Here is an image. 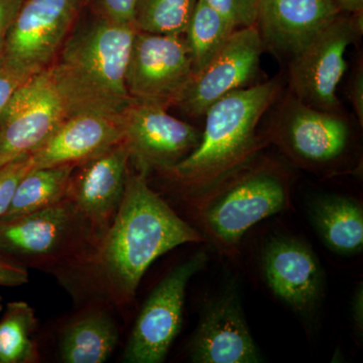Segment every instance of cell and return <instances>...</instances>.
<instances>
[{
	"label": "cell",
	"instance_id": "83f0119b",
	"mask_svg": "<svg viewBox=\"0 0 363 363\" xmlns=\"http://www.w3.org/2000/svg\"><path fill=\"white\" fill-rule=\"evenodd\" d=\"M28 78L0 59V118L11 102L14 93Z\"/></svg>",
	"mask_w": 363,
	"mask_h": 363
},
{
	"label": "cell",
	"instance_id": "9c48e42d",
	"mask_svg": "<svg viewBox=\"0 0 363 363\" xmlns=\"http://www.w3.org/2000/svg\"><path fill=\"white\" fill-rule=\"evenodd\" d=\"M207 257L196 253L160 281L136 319L123 360L130 363H160L181 330L188 283L203 269Z\"/></svg>",
	"mask_w": 363,
	"mask_h": 363
},
{
	"label": "cell",
	"instance_id": "44dd1931",
	"mask_svg": "<svg viewBox=\"0 0 363 363\" xmlns=\"http://www.w3.org/2000/svg\"><path fill=\"white\" fill-rule=\"evenodd\" d=\"M76 166L33 168L20 182L6 214L0 222L13 220L65 199Z\"/></svg>",
	"mask_w": 363,
	"mask_h": 363
},
{
	"label": "cell",
	"instance_id": "603a6c76",
	"mask_svg": "<svg viewBox=\"0 0 363 363\" xmlns=\"http://www.w3.org/2000/svg\"><path fill=\"white\" fill-rule=\"evenodd\" d=\"M37 327L35 310L16 301L6 305L0 321V363H33L39 359L33 333Z\"/></svg>",
	"mask_w": 363,
	"mask_h": 363
},
{
	"label": "cell",
	"instance_id": "5bb4252c",
	"mask_svg": "<svg viewBox=\"0 0 363 363\" xmlns=\"http://www.w3.org/2000/svg\"><path fill=\"white\" fill-rule=\"evenodd\" d=\"M188 353L191 362L196 363L262 362L235 291H228L208 306L189 344Z\"/></svg>",
	"mask_w": 363,
	"mask_h": 363
},
{
	"label": "cell",
	"instance_id": "5b68a950",
	"mask_svg": "<svg viewBox=\"0 0 363 363\" xmlns=\"http://www.w3.org/2000/svg\"><path fill=\"white\" fill-rule=\"evenodd\" d=\"M104 235L65 198L20 218L0 222V252L26 269L59 278L84 264Z\"/></svg>",
	"mask_w": 363,
	"mask_h": 363
},
{
	"label": "cell",
	"instance_id": "1f68e13d",
	"mask_svg": "<svg viewBox=\"0 0 363 363\" xmlns=\"http://www.w3.org/2000/svg\"><path fill=\"white\" fill-rule=\"evenodd\" d=\"M339 11L353 16H362L363 0H334Z\"/></svg>",
	"mask_w": 363,
	"mask_h": 363
},
{
	"label": "cell",
	"instance_id": "8992f818",
	"mask_svg": "<svg viewBox=\"0 0 363 363\" xmlns=\"http://www.w3.org/2000/svg\"><path fill=\"white\" fill-rule=\"evenodd\" d=\"M84 0H23L2 59L26 78L54 63Z\"/></svg>",
	"mask_w": 363,
	"mask_h": 363
},
{
	"label": "cell",
	"instance_id": "f1b7e54d",
	"mask_svg": "<svg viewBox=\"0 0 363 363\" xmlns=\"http://www.w3.org/2000/svg\"><path fill=\"white\" fill-rule=\"evenodd\" d=\"M28 281L26 267L0 252V286H18L28 283Z\"/></svg>",
	"mask_w": 363,
	"mask_h": 363
},
{
	"label": "cell",
	"instance_id": "4fadbf2b",
	"mask_svg": "<svg viewBox=\"0 0 363 363\" xmlns=\"http://www.w3.org/2000/svg\"><path fill=\"white\" fill-rule=\"evenodd\" d=\"M130 152L121 142L104 154L79 164L72 174L66 198L105 233L123 202Z\"/></svg>",
	"mask_w": 363,
	"mask_h": 363
},
{
	"label": "cell",
	"instance_id": "9a60e30c",
	"mask_svg": "<svg viewBox=\"0 0 363 363\" xmlns=\"http://www.w3.org/2000/svg\"><path fill=\"white\" fill-rule=\"evenodd\" d=\"M262 267L272 293L301 314L316 309L323 295V274L309 245L279 236L267 243Z\"/></svg>",
	"mask_w": 363,
	"mask_h": 363
},
{
	"label": "cell",
	"instance_id": "4dcf8cb0",
	"mask_svg": "<svg viewBox=\"0 0 363 363\" xmlns=\"http://www.w3.org/2000/svg\"><path fill=\"white\" fill-rule=\"evenodd\" d=\"M350 99L354 106L360 124L363 123V73L362 68L358 69L351 83Z\"/></svg>",
	"mask_w": 363,
	"mask_h": 363
},
{
	"label": "cell",
	"instance_id": "7402d4cb",
	"mask_svg": "<svg viewBox=\"0 0 363 363\" xmlns=\"http://www.w3.org/2000/svg\"><path fill=\"white\" fill-rule=\"evenodd\" d=\"M238 28L205 0H198L191 16L186 40L194 74L216 56Z\"/></svg>",
	"mask_w": 363,
	"mask_h": 363
},
{
	"label": "cell",
	"instance_id": "6da1fadb",
	"mask_svg": "<svg viewBox=\"0 0 363 363\" xmlns=\"http://www.w3.org/2000/svg\"><path fill=\"white\" fill-rule=\"evenodd\" d=\"M147 183V173H128L123 202L94 253L60 277L76 295L97 303L130 304L150 264L185 243L204 242Z\"/></svg>",
	"mask_w": 363,
	"mask_h": 363
},
{
	"label": "cell",
	"instance_id": "836d02e7",
	"mask_svg": "<svg viewBox=\"0 0 363 363\" xmlns=\"http://www.w3.org/2000/svg\"><path fill=\"white\" fill-rule=\"evenodd\" d=\"M2 311V298L1 296H0V312Z\"/></svg>",
	"mask_w": 363,
	"mask_h": 363
},
{
	"label": "cell",
	"instance_id": "277c9868",
	"mask_svg": "<svg viewBox=\"0 0 363 363\" xmlns=\"http://www.w3.org/2000/svg\"><path fill=\"white\" fill-rule=\"evenodd\" d=\"M186 198L198 230L228 257L238 253L243 235L253 225L291 207L286 176L267 162L245 164Z\"/></svg>",
	"mask_w": 363,
	"mask_h": 363
},
{
	"label": "cell",
	"instance_id": "cb8c5ba5",
	"mask_svg": "<svg viewBox=\"0 0 363 363\" xmlns=\"http://www.w3.org/2000/svg\"><path fill=\"white\" fill-rule=\"evenodd\" d=\"M198 0H136L133 26L138 32L185 35Z\"/></svg>",
	"mask_w": 363,
	"mask_h": 363
},
{
	"label": "cell",
	"instance_id": "52a82bcc",
	"mask_svg": "<svg viewBox=\"0 0 363 363\" xmlns=\"http://www.w3.org/2000/svg\"><path fill=\"white\" fill-rule=\"evenodd\" d=\"M362 16L339 14L302 51L293 56L290 82L294 95L318 111L339 108L336 92L347 69L345 52L362 30Z\"/></svg>",
	"mask_w": 363,
	"mask_h": 363
},
{
	"label": "cell",
	"instance_id": "30bf717a",
	"mask_svg": "<svg viewBox=\"0 0 363 363\" xmlns=\"http://www.w3.org/2000/svg\"><path fill=\"white\" fill-rule=\"evenodd\" d=\"M68 116L49 69L28 78L0 118V164L32 155Z\"/></svg>",
	"mask_w": 363,
	"mask_h": 363
},
{
	"label": "cell",
	"instance_id": "e0dca14e",
	"mask_svg": "<svg viewBox=\"0 0 363 363\" xmlns=\"http://www.w3.org/2000/svg\"><path fill=\"white\" fill-rule=\"evenodd\" d=\"M123 136L121 116L93 112L74 114L30 155L33 167H77L123 142Z\"/></svg>",
	"mask_w": 363,
	"mask_h": 363
},
{
	"label": "cell",
	"instance_id": "ac0fdd59",
	"mask_svg": "<svg viewBox=\"0 0 363 363\" xmlns=\"http://www.w3.org/2000/svg\"><path fill=\"white\" fill-rule=\"evenodd\" d=\"M350 138L347 123L332 112L318 111L291 98L278 125V140L286 152L307 164L337 159Z\"/></svg>",
	"mask_w": 363,
	"mask_h": 363
},
{
	"label": "cell",
	"instance_id": "ba28073f",
	"mask_svg": "<svg viewBox=\"0 0 363 363\" xmlns=\"http://www.w3.org/2000/svg\"><path fill=\"white\" fill-rule=\"evenodd\" d=\"M193 74L185 35L136 30L126 73L131 99L176 105Z\"/></svg>",
	"mask_w": 363,
	"mask_h": 363
},
{
	"label": "cell",
	"instance_id": "d6986e66",
	"mask_svg": "<svg viewBox=\"0 0 363 363\" xmlns=\"http://www.w3.org/2000/svg\"><path fill=\"white\" fill-rule=\"evenodd\" d=\"M118 339V328L113 318L101 308H89L72 320L62 334V362H106L116 350Z\"/></svg>",
	"mask_w": 363,
	"mask_h": 363
},
{
	"label": "cell",
	"instance_id": "3957f363",
	"mask_svg": "<svg viewBox=\"0 0 363 363\" xmlns=\"http://www.w3.org/2000/svg\"><path fill=\"white\" fill-rule=\"evenodd\" d=\"M278 93L279 83L271 80L222 97L205 113L206 124L198 147L162 174L188 196L247 164L260 147L257 135L260 118Z\"/></svg>",
	"mask_w": 363,
	"mask_h": 363
},
{
	"label": "cell",
	"instance_id": "7c38bea8",
	"mask_svg": "<svg viewBox=\"0 0 363 363\" xmlns=\"http://www.w3.org/2000/svg\"><path fill=\"white\" fill-rule=\"evenodd\" d=\"M264 42L257 26L235 30L201 71L193 74L176 105L191 116H202L222 97L247 88L259 70Z\"/></svg>",
	"mask_w": 363,
	"mask_h": 363
},
{
	"label": "cell",
	"instance_id": "d4e9b609",
	"mask_svg": "<svg viewBox=\"0 0 363 363\" xmlns=\"http://www.w3.org/2000/svg\"><path fill=\"white\" fill-rule=\"evenodd\" d=\"M33 168L30 155L0 164V217L9 209L21 179Z\"/></svg>",
	"mask_w": 363,
	"mask_h": 363
},
{
	"label": "cell",
	"instance_id": "d6a6232c",
	"mask_svg": "<svg viewBox=\"0 0 363 363\" xmlns=\"http://www.w3.org/2000/svg\"><path fill=\"white\" fill-rule=\"evenodd\" d=\"M362 303V286H360L353 298V318H354L355 324L360 331L362 330L363 327Z\"/></svg>",
	"mask_w": 363,
	"mask_h": 363
},
{
	"label": "cell",
	"instance_id": "f546056e",
	"mask_svg": "<svg viewBox=\"0 0 363 363\" xmlns=\"http://www.w3.org/2000/svg\"><path fill=\"white\" fill-rule=\"evenodd\" d=\"M23 0H0V59L11 23L18 13Z\"/></svg>",
	"mask_w": 363,
	"mask_h": 363
},
{
	"label": "cell",
	"instance_id": "484cf974",
	"mask_svg": "<svg viewBox=\"0 0 363 363\" xmlns=\"http://www.w3.org/2000/svg\"><path fill=\"white\" fill-rule=\"evenodd\" d=\"M219 11L236 28H247L257 23L259 0H205Z\"/></svg>",
	"mask_w": 363,
	"mask_h": 363
},
{
	"label": "cell",
	"instance_id": "8fae6325",
	"mask_svg": "<svg viewBox=\"0 0 363 363\" xmlns=\"http://www.w3.org/2000/svg\"><path fill=\"white\" fill-rule=\"evenodd\" d=\"M123 140L136 169L162 172L185 159L199 145L202 131L167 111V107L133 100L123 114Z\"/></svg>",
	"mask_w": 363,
	"mask_h": 363
},
{
	"label": "cell",
	"instance_id": "4316f807",
	"mask_svg": "<svg viewBox=\"0 0 363 363\" xmlns=\"http://www.w3.org/2000/svg\"><path fill=\"white\" fill-rule=\"evenodd\" d=\"M102 18L123 25H133L136 0H96Z\"/></svg>",
	"mask_w": 363,
	"mask_h": 363
},
{
	"label": "cell",
	"instance_id": "7a4b0ae2",
	"mask_svg": "<svg viewBox=\"0 0 363 363\" xmlns=\"http://www.w3.org/2000/svg\"><path fill=\"white\" fill-rule=\"evenodd\" d=\"M135 33L133 25L101 18L66 40L48 69L69 116L84 112L121 116L133 101L126 73Z\"/></svg>",
	"mask_w": 363,
	"mask_h": 363
},
{
	"label": "cell",
	"instance_id": "2e32d148",
	"mask_svg": "<svg viewBox=\"0 0 363 363\" xmlns=\"http://www.w3.org/2000/svg\"><path fill=\"white\" fill-rule=\"evenodd\" d=\"M340 13L334 0H259L255 26L264 45L293 57Z\"/></svg>",
	"mask_w": 363,
	"mask_h": 363
},
{
	"label": "cell",
	"instance_id": "ffe728a7",
	"mask_svg": "<svg viewBox=\"0 0 363 363\" xmlns=\"http://www.w3.org/2000/svg\"><path fill=\"white\" fill-rule=\"evenodd\" d=\"M311 219L325 245L340 255L362 252V205L345 196L329 195L313 202Z\"/></svg>",
	"mask_w": 363,
	"mask_h": 363
}]
</instances>
